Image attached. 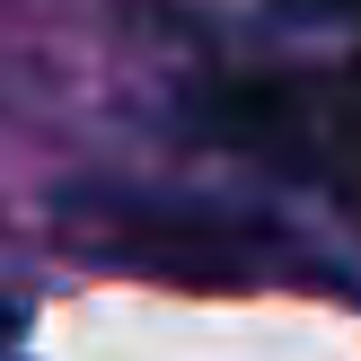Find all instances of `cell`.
Masks as SVG:
<instances>
[{
	"label": "cell",
	"mask_w": 361,
	"mask_h": 361,
	"mask_svg": "<svg viewBox=\"0 0 361 361\" xmlns=\"http://www.w3.org/2000/svg\"><path fill=\"white\" fill-rule=\"evenodd\" d=\"M71 247L115 274L150 282H194V291H282V282H317L335 291L326 256L291 238L264 212H221V203H159V194H88L71 203Z\"/></svg>",
	"instance_id": "6da1fadb"
},
{
	"label": "cell",
	"mask_w": 361,
	"mask_h": 361,
	"mask_svg": "<svg viewBox=\"0 0 361 361\" xmlns=\"http://www.w3.org/2000/svg\"><path fill=\"white\" fill-rule=\"evenodd\" d=\"M203 133L264 159L274 176H309L361 203V62L353 71H264V80L203 88Z\"/></svg>",
	"instance_id": "7a4b0ae2"
},
{
	"label": "cell",
	"mask_w": 361,
	"mask_h": 361,
	"mask_svg": "<svg viewBox=\"0 0 361 361\" xmlns=\"http://www.w3.org/2000/svg\"><path fill=\"white\" fill-rule=\"evenodd\" d=\"M291 9H309V18H344V27H361V0H291Z\"/></svg>",
	"instance_id": "3957f363"
},
{
	"label": "cell",
	"mask_w": 361,
	"mask_h": 361,
	"mask_svg": "<svg viewBox=\"0 0 361 361\" xmlns=\"http://www.w3.org/2000/svg\"><path fill=\"white\" fill-rule=\"evenodd\" d=\"M18 326H27V317H18V309H9V300H0V335H18Z\"/></svg>",
	"instance_id": "277c9868"
}]
</instances>
